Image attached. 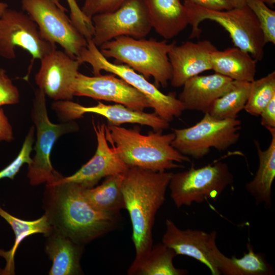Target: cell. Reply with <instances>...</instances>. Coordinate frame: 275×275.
<instances>
[{"instance_id": "1", "label": "cell", "mask_w": 275, "mask_h": 275, "mask_svg": "<svg viewBox=\"0 0 275 275\" xmlns=\"http://www.w3.org/2000/svg\"><path fill=\"white\" fill-rule=\"evenodd\" d=\"M83 189L74 183L46 184L43 207L54 230L84 245L112 231L117 224L119 214L95 208L85 197Z\"/></svg>"}, {"instance_id": "2", "label": "cell", "mask_w": 275, "mask_h": 275, "mask_svg": "<svg viewBox=\"0 0 275 275\" xmlns=\"http://www.w3.org/2000/svg\"><path fill=\"white\" fill-rule=\"evenodd\" d=\"M173 173L155 172L130 167L124 173L121 189L132 228L135 257L131 265L140 262L151 249L155 217L166 200Z\"/></svg>"}, {"instance_id": "3", "label": "cell", "mask_w": 275, "mask_h": 275, "mask_svg": "<svg viewBox=\"0 0 275 275\" xmlns=\"http://www.w3.org/2000/svg\"><path fill=\"white\" fill-rule=\"evenodd\" d=\"M105 135L111 147L128 168L163 172L182 168L177 163L190 161L172 145L174 132L163 134L153 130L143 134L139 127L126 128L108 123Z\"/></svg>"}, {"instance_id": "4", "label": "cell", "mask_w": 275, "mask_h": 275, "mask_svg": "<svg viewBox=\"0 0 275 275\" xmlns=\"http://www.w3.org/2000/svg\"><path fill=\"white\" fill-rule=\"evenodd\" d=\"M176 43L123 36L99 48L106 59L113 58L118 64H125L147 79L152 77L157 87L166 88L172 74L168 54Z\"/></svg>"}, {"instance_id": "5", "label": "cell", "mask_w": 275, "mask_h": 275, "mask_svg": "<svg viewBox=\"0 0 275 275\" xmlns=\"http://www.w3.org/2000/svg\"><path fill=\"white\" fill-rule=\"evenodd\" d=\"M183 4L192 27L189 38L200 37L202 31L199 25L202 21H214L228 32L235 47L248 52L257 61L262 60L266 44L263 34L256 17L246 5L214 11L201 7L191 0H185Z\"/></svg>"}, {"instance_id": "6", "label": "cell", "mask_w": 275, "mask_h": 275, "mask_svg": "<svg viewBox=\"0 0 275 275\" xmlns=\"http://www.w3.org/2000/svg\"><path fill=\"white\" fill-rule=\"evenodd\" d=\"M31 118L36 129V141L34 148L35 155L28 164L27 176L30 183L36 186L55 183L63 176L51 164L52 148L62 135L77 130V124L73 121L61 124L52 123L47 114L46 95L39 89L35 92Z\"/></svg>"}, {"instance_id": "7", "label": "cell", "mask_w": 275, "mask_h": 275, "mask_svg": "<svg viewBox=\"0 0 275 275\" xmlns=\"http://www.w3.org/2000/svg\"><path fill=\"white\" fill-rule=\"evenodd\" d=\"M87 42V47L77 60L80 64H90L94 75L104 70L123 79L147 98L154 113L169 122L182 114L184 107L175 93H163L155 85L127 65L109 62L91 39Z\"/></svg>"}, {"instance_id": "8", "label": "cell", "mask_w": 275, "mask_h": 275, "mask_svg": "<svg viewBox=\"0 0 275 275\" xmlns=\"http://www.w3.org/2000/svg\"><path fill=\"white\" fill-rule=\"evenodd\" d=\"M234 177L228 165L218 161L199 168L172 173L169 187L171 197L178 208L201 203L207 199L216 201Z\"/></svg>"}, {"instance_id": "9", "label": "cell", "mask_w": 275, "mask_h": 275, "mask_svg": "<svg viewBox=\"0 0 275 275\" xmlns=\"http://www.w3.org/2000/svg\"><path fill=\"white\" fill-rule=\"evenodd\" d=\"M241 121L236 119H217L208 113L195 125L185 128L174 129L172 145L182 154L200 159L211 148L227 150L239 139Z\"/></svg>"}, {"instance_id": "10", "label": "cell", "mask_w": 275, "mask_h": 275, "mask_svg": "<svg viewBox=\"0 0 275 275\" xmlns=\"http://www.w3.org/2000/svg\"><path fill=\"white\" fill-rule=\"evenodd\" d=\"M23 11L36 23L42 37L59 44L69 56L77 59L87 46L86 39L65 13L51 0H20Z\"/></svg>"}, {"instance_id": "11", "label": "cell", "mask_w": 275, "mask_h": 275, "mask_svg": "<svg viewBox=\"0 0 275 275\" xmlns=\"http://www.w3.org/2000/svg\"><path fill=\"white\" fill-rule=\"evenodd\" d=\"M91 20V40L98 48L120 36L145 38L152 29L143 0H126L115 10L95 15Z\"/></svg>"}, {"instance_id": "12", "label": "cell", "mask_w": 275, "mask_h": 275, "mask_svg": "<svg viewBox=\"0 0 275 275\" xmlns=\"http://www.w3.org/2000/svg\"><path fill=\"white\" fill-rule=\"evenodd\" d=\"M17 47L40 60L56 49L55 44L42 37L37 25L27 14L7 8L0 16V56L15 59Z\"/></svg>"}, {"instance_id": "13", "label": "cell", "mask_w": 275, "mask_h": 275, "mask_svg": "<svg viewBox=\"0 0 275 275\" xmlns=\"http://www.w3.org/2000/svg\"><path fill=\"white\" fill-rule=\"evenodd\" d=\"M73 96H85L112 101L143 111L150 107L147 98L123 79L114 74L87 76L77 73L71 87Z\"/></svg>"}, {"instance_id": "14", "label": "cell", "mask_w": 275, "mask_h": 275, "mask_svg": "<svg viewBox=\"0 0 275 275\" xmlns=\"http://www.w3.org/2000/svg\"><path fill=\"white\" fill-rule=\"evenodd\" d=\"M52 107L65 122L80 118L86 113H94L105 117L108 123L116 126L124 123L138 124L149 126L156 131H162L170 126L168 121L155 113L136 111L118 103L105 104L98 101L96 105L85 106L71 100H59L53 102Z\"/></svg>"}, {"instance_id": "15", "label": "cell", "mask_w": 275, "mask_h": 275, "mask_svg": "<svg viewBox=\"0 0 275 275\" xmlns=\"http://www.w3.org/2000/svg\"><path fill=\"white\" fill-rule=\"evenodd\" d=\"M40 61V67L35 76L38 89L55 101L71 100V87L78 72L79 61L57 48Z\"/></svg>"}, {"instance_id": "16", "label": "cell", "mask_w": 275, "mask_h": 275, "mask_svg": "<svg viewBox=\"0 0 275 275\" xmlns=\"http://www.w3.org/2000/svg\"><path fill=\"white\" fill-rule=\"evenodd\" d=\"M162 242L173 249L176 255L193 258L206 265L213 275H220L215 260L217 248L216 232L207 233L199 230H181L170 219L166 220Z\"/></svg>"}, {"instance_id": "17", "label": "cell", "mask_w": 275, "mask_h": 275, "mask_svg": "<svg viewBox=\"0 0 275 275\" xmlns=\"http://www.w3.org/2000/svg\"><path fill=\"white\" fill-rule=\"evenodd\" d=\"M97 148L94 156L74 174L63 177L56 182L78 184L86 188L94 187L103 178L124 173L128 167L109 146L104 123L93 122Z\"/></svg>"}, {"instance_id": "18", "label": "cell", "mask_w": 275, "mask_h": 275, "mask_svg": "<svg viewBox=\"0 0 275 275\" xmlns=\"http://www.w3.org/2000/svg\"><path fill=\"white\" fill-rule=\"evenodd\" d=\"M216 49L207 40L186 41L178 46L176 43L168 54L172 71L171 85L182 87L189 79L212 70L211 54Z\"/></svg>"}, {"instance_id": "19", "label": "cell", "mask_w": 275, "mask_h": 275, "mask_svg": "<svg viewBox=\"0 0 275 275\" xmlns=\"http://www.w3.org/2000/svg\"><path fill=\"white\" fill-rule=\"evenodd\" d=\"M234 80L217 73L197 75L187 80L178 99L184 110L207 113L213 102L233 86Z\"/></svg>"}, {"instance_id": "20", "label": "cell", "mask_w": 275, "mask_h": 275, "mask_svg": "<svg viewBox=\"0 0 275 275\" xmlns=\"http://www.w3.org/2000/svg\"><path fill=\"white\" fill-rule=\"evenodd\" d=\"M152 26L165 39H171L189 24L187 10L180 0H143Z\"/></svg>"}, {"instance_id": "21", "label": "cell", "mask_w": 275, "mask_h": 275, "mask_svg": "<svg viewBox=\"0 0 275 275\" xmlns=\"http://www.w3.org/2000/svg\"><path fill=\"white\" fill-rule=\"evenodd\" d=\"M45 237V251L52 262L48 274H82L80 262L84 245L75 242L53 228Z\"/></svg>"}, {"instance_id": "22", "label": "cell", "mask_w": 275, "mask_h": 275, "mask_svg": "<svg viewBox=\"0 0 275 275\" xmlns=\"http://www.w3.org/2000/svg\"><path fill=\"white\" fill-rule=\"evenodd\" d=\"M257 61L236 47L216 49L211 54L212 70L233 80L252 82L256 73Z\"/></svg>"}, {"instance_id": "23", "label": "cell", "mask_w": 275, "mask_h": 275, "mask_svg": "<svg viewBox=\"0 0 275 275\" xmlns=\"http://www.w3.org/2000/svg\"><path fill=\"white\" fill-rule=\"evenodd\" d=\"M269 132L271 139L266 150H262L258 141H255L259 166L254 178L245 185L256 204H263L267 207L271 203V187L275 178V130Z\"/></svg>"}, {"instance_id": "24", "label": "cell", "mask_w": 275, "mask_h": 275, "mask_svg": "<svg viewBox=\"0 0 275 275\" xmlns=\"http://www.w3.org/2000/svg\"><path fill=\"white\" fill-rule=\"evenodd\" d=\"M247 252L240 258L228 257L217 248L214 254L217 269L224 275H272L273 267L266 261L265 255L254 251L247 243Z\"/></svg>"}, {"instance_id": "25", "label": "cell", "mask_w": 275, "mask_h": 275, "mask_svg": "<svg viewBox=\"0 0 275 275\" xmlns=\"http://www.w3.org/2000/svg\"><path fill=\"white\" fill-rule=\"evenodd\" d=\"M0 216L11 227L15 234V242L9 251L0 249V257L6 261L3 269V275L15 274L14 257L20 243L26 237L36 233H42L47 236L52 230V227L44 214L39 218L34 221H25L11 215L0 206Z\"/></svg>"}, {"instance_id": "26", "label": "cell", "mask_w": 275, "mask_h": 275, "mask_svg": "<svg viewBox=\"0 0 275 275\" xmlns=\"http://www.w3.org/2000/svg\"><path fill=\"white\" fill-rule=\"evenodd\" d=\"M177 255L162 242L153 245L146 256L138 263L131 265L129 275H184L186 269L178 268L173 264Z\"/></svg>"}, {"instance_id": "27", "label": "cell", "mask_w": 275, "mask_h": 275, "mask_svg": "<svg viewBox=\"0 0 275 275\" xmlns=\"http://www.w3.org/2000/svg\"><path fill=\"white\" fill-rule=\"evenodd\" d=\"M123 174L105 178L99 185L91 188L84 187V193L89 202L97 209L107 213L119 214L125 209L121 189Z\"/></svg>"}, {"instance_id": "28", "label": "cell", "mask_w": 275, "mask_h": 275, "mask_svg": "<svg viewBox=\"0 0 275 275\" xmlns=\"http://www.w3.org/2000/svg\"><path fill=\"white\" fill-rule=\"evenodd\" d=\"M251 82L234 80L231 89L216 99L207 113L217 119H236L248 101Z\"/></svg>"}, {"instance_id": "29", "label": "cell", "mask_w": 275, "mask_h": 275, "mask_svg": "<svg viewBox=\"0 0 275 275\" xmlns=\"http://www.w3.org/2000/svg\"><path fill=\"white\" fill-rule=\"evenodd\" d=\"M275 97V71L251 82L249 97L244 109L249 114L258 116L269 101Z\"/></svg>"}, {"instance_id": "30", "label": "cell", "mask_w": 275, "mask_h": 275, "mask_svg": "<svg viewBox=\"0 0 275 275\" xmlns=\"http://www.w3.org/2000/svg\"><path fill=\"white\" fill-rule=\"evenodd\" d=\"M246 5L256 17L266 43L275 44V11L262 0H245Z\"/></svg>"}, {"instance_id": "31", "label": "cell", "mask_w": 275, "mask_h": 275, "mask_svg": "<svg viewBox=\"0 0 275 275\" xmlns=\"http://www.w3.org/2000/svg\"><path fill=\"white\" fill-rule=\"evenodd\" d=\"M34 126L31 127L18 155L9 164L0 171V180L4 178L13 180L24 163L29 164L31 162L32 158L30 154L34 141Z\"/></svg>"}, {"instance_id": "32", "label": "cell", "mask_w": 275, "mask_h": 275, "mask_svg": "<svg viewBox=\"0 0 275 275\" xmlns=\"http://www.w3.org/2000/svg\"><path fill=\"white\" fill-rule=\"evenodd\" d=\"M66 1L70 9V18L73 24L86 40L91 39L94 34L92 20L83 13L76 0Z\"/></svg>"}, {"instance_id": "33", "label": "cell", "mask_w": 275, "mask_h": 275, "mask_svg": "<svg viewBox=\"0 0 275 275\" xmlns=\"http://www.w3.org/2000/svg\"><path fill=\"white\" fill-rule=\"evenodd\" d=\"M126 0H84L81 10L90 19L97 14L111 12L119 8Z\"/></svg>"}, {"instance_id": "34", "label": "cell", "mask_w": 275, "mask_h": 275, "mask_svg": "<svg viewBox=\"0 0 275 275\" xmlns=\"http://www.w3.org/2000/svg\"><path fill=\"white\" fill-rule=\"evenodd\" d=\"M20 98L18 88L12 82L5 71L0 70V107L19 102Z\"/></svg>"}, {"instance_id": "35", "label": "cell", "mask_w": 275, "mask_h": 275, "mask_svg": "<svg viewBox=\"0 0 275 275\" xmlns=\"http://www.w3.org/2000/svg\"><path fill=\"white\" fill-rule=\"evenodd\" d=\"M259 116L263 126L269 131L275 130V97L263 108Z\"/></svg>"}, {"instance_id": "36", "label": "cell", "mask_w": 275, "mask_h": 275, "mask_svg": "<svg viewBox=\"0 0 275 275\" xmlns=\"http://www.w3.org/2000/svg\"><path fill=\"white\" fill-rule=\"evenodd\" d=\"M195 4L209 10L223 11L231 9L234 5L231 0H191Z\"/></svg>"}, {"instance_id": "37", "label": "cell", "mask_w": 275, "mask_h": 275, "mask_svg": "<svg viewBox=\"0 0 275 275\" xmlns=\"http://www.w3.org/2000/svg\"><path fill=\"white\" fill-rule=\"evenodd\" d=\"M14 139L12 127L2 108H0V142Z\"/></svg>"}, {"instance_id": "38", "label": "cell", "mask_w": 275, "mask_h": 275, "mask_svg": "<svg viewBox=\"0 0 275 275\" xmlns=\"http://www.w3.org/2000/svg\"><path fill=\"white\" fill-rule=\"evenodd\" d=\"M234 8H242L246 6L245 0H231Z\"/></svg>"}, {"instance_id": "39", "label": "cell", "mask_w": 275, "mask_h": 275, "mask_svg": "<svg viewBox=\"0 0 275 275\" xmlns=\"http://www.w3.org/2000/svg\"><path fill=\"white\" fill-rule=\"evenodd\" d=\"M8 7V6L6 3L0 1V16L3 14Z\"/></svg>"}, {"instance_id": "40", "label": "cell", "mask_w": 275, "mask_h": 275, "mask_svg": "<svg viewBox=\"0 0 275 275\" xmlns=\"http://www.w3.org/2000/svg\"><path fill=\"white\" fill-rule=\"evenodd\" d=\"M51 1H52L59 8L66 11V9L61 4L60 0H51Z\"/></svg>"}, {"instance_id": "41", "label": "cell", "mask_w": 275, "mask_h": 275, "mask_svg": "<svg viewBox=\"0 0 275 275\" xmlns=\"http://www.w3.org/2000/svg\"><path fill=\"white\" fill-rule=\"evenodd\" d=\"M265 4H267L270 6H273L275 3V0H262Z\"/></svg>"}, {"instance_id": "42", "label": "cell", "mask_w": 275, "mask_h": 275, "mask_svg": "<svg viewBox=\"0 0 275 275\" xmlns=\"http://www.w3.org/2000/svg\"><path fill=\"white\" fill-rule=\"evenodd\" d=\"M0 274L3 275V269L0 268Z\"/></svg>"}]
</instances>
